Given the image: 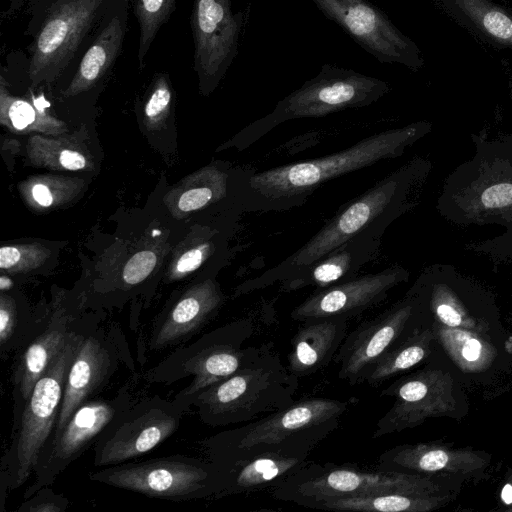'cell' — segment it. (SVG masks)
Masks as SVG:
<instances>
[{"label": "cell", "instance_id": "5", "mask_svg": "<svg viewBox=\"0 0 512 512\" xmlns=\"http://www.w3.org/2000/svg\"><path fill=\"white\" fill-rule=\"evenodd\" d=\"M119 0H20L28 15L26 74L32 87L57 82L75 65ZM13 14V15H14Z\"/></svg>", "mask_w": 512, "mask_h": 512}, {"label": "cell", "instance_id": "17", "mask_svg": "<svg viewBox=\"0 0 512 512\" xmlns=\"http://www.w3.org/2000/svg\"><path fill=\"white\" fill-rule=\"evenodd\" d=\"M408 276L405 268L392 266L316 289L291 311V318L299 322L332 317L350 320L381 304L389 292L406 281Z\"/></svg>", "mask_w": 512, "mask_h": 512}, {"label": "cell", "instance_id": "13", "mask_svg": "<svg viewBox=\"0 0 512 512\" xmlns=\"http://www.w3.org/2000/svg\"><path fill=\"white\" fill-rule=\"evenodd\" d=\"M133 402L127 390L111 399L92 398L79 406L64 427L50 436L41 451L34 482L25 490L24 499L50 486L56 478L91 445L104 428Z\"/></svg>", "mask_w": 512, "mask_h": 512}, {"label": "cell", "instance_id": "22", "mask_svg": "<svg viewBox=\"0 0 512 512\" xmlns=\"http://www.w3.org/2000/svg\"><path fill=\"white\" fill-rule=\"evenodd\" d=\"M72 321V317L63 311L54 312L45 328L24 345L11 377L14 419L22 412L38 379L76 329L72 327Z\"/></svg>", "mask_w": 512, "mask_h": 512}, {"label": "cell", "instance_id": "39", "mask_svg": "<svg viewBox=\"0 0 512 512\" xmlns=\"http://www.w3.org/2000/svg\"><path fill=\"white\" fill-rule=\"evenodd\" d=\"M501 498L506 504H512V485L506 484L503 487Z\"/></svg>", "mask_w": 512, "mask_h": 512}, {"label": "cell", "instance_id": "28", "mask_svg": "<svg viewBox=\"0 0 512 512\" xmlns=\"http://www.w3.org/2000/svg\"><path fill=\"white\" fill-rule=\"evenodd\" d=\"M177 0H131V6L139 25L137 49L138 68L146 67V58L161 27L176 9Z\"/></svg>", "mask_w": 512, "mask_h": 512}, {"label": "cell", "instance_id": "29", "mask_svg": "<svg viewBox=\"0 0 512 512\" xmlns=\"http://www.w3.org/2000/svg\"><path fill=\"white\" fill-rule=\"evenodd\" d=\"M28 153L35 164L53 169L76 171L90 165L86 153L68 140L34 136L29 141Z\"/></svg>", "mask_w": 512, "mask_h": 512}, {"label": "cell", "instance_id": "26", "mask_svg": "<svg viewBox=\"0 0 512 512\" xmlns=\"http://www.w3.org/2000/svg\"><path fill=\"white\" fill-rule=\"evenodd\" d=\"M229 184V172L211 164L184 179L167 194V205L175 216L194 212L227 198Z\"/></svg>", "mask_w": 512, "mask_h": 512}, {"label": "cell", "instance_id": "20", "mask_svg": "<svg viewBox=\"0 0 512 512\" xmlns=\"http://www.w3.org/2000/svg\"><path fill=\"white\" fill-rule=\"evenodd\" d=\"M384 232L372 229L351 238L300 273L280 282L279 290L322 289L358 276L359 271L378 255Z\"/></svg>", "mask_w": 512, "mask_h": 512}, {"label": "cell", "instance_id": "38", "mask_svg": "<svg viewBox=\"0 0 512 512\" xmlns=\"http://www.w3.org/2000/svg\"><path fill=\"white\" fill-rule=\"evenodd\" d=\"M481 349V343L477 339L470 338L462 348V356L467 361H476L480 357Z\"/></svg>", "mask_w": 512, "mask_h": 512}, {"label": "cell", "instance_id": "23", "mask_svg": "<svg viewBox=\"0 0 512 512\" xmlns=\"http://www.w3.org/2000/svg\"><path fill=\"white\" fill-rule=\"evenodd\" d=\"M348 328L349 319L342 317L303 321L291 341L288 370L301 378L327 367L334 361Z\"/></svg>", "mask_w": 512, "mask_h": 512}, {"label": "cell", "instance_id": "30", "mask_svg": "<svg viewBox=\"0 0 512 512\" xmlns=\"http://www.w3.org/2000/svg\"><path fill=\"white\" fill-rule=\"evenodd\" d=\"M76 179L38 177L27 182L26 190L33 203L48 208L68 201L79 190Z\"/></svg>", "mask_w": 512, "mask_h": 512}, {"label": "cell", "instance_id": "35", "mask_svg": "<svg viewBox=\"0 0 512 512\" xmlns=\"http://www.w3.org/2000/svg\"><path fill=\"white\" fill-rule=\"evenodd\" d=\"M69 503L66 497L55 493L50 486L35 492L17 509L18 512H63Z\"/></svg>", "mask_w": 512, "mask_h": 512}, {"label": "cell", "instance_id": "16", "mask_svg": "<svg viewBox=\"0 0 512 512\" xmlns=\"http://www.w3.org/2000/svg\"><path fill=\"white\" fill-rule=\"evenodd\" d=\"M417 306L409 292L404 301L349 332L334 358L338 377L350 385L364 383L378 361L404 341Z\"/></svg>", "mask_w": 512, "mask_h": 512}, {"label": "cell", "instance_id": "33", "mask_svg": "<svg viewBox=\"0 0 512 512\" xmlns=\"http://www.w3.org/2000/svg\"><path fill=\"white\" fill-rule=\"evenodd\" d=\"M20 317L15 299L5 294L0 296V346L1 354L19 346Z\"/></svg>", "mask_w": 512, "mask_h": 512}, {"label": "cell", "instance_id": "34", "mask_svg": "<svg viewBox=\"0 0 512 512\" xmlns=\"http://www.w3.org/2000/svg\"><path fill=\"white\" fill-rule=\"evenodd\" d=\"M214 234L204 238L196 246L184 252L172 265L169 277L172 280L183 278L197 270L216 251V244L212 239Z\"/></svg>", "mask_w": 512, "mask_h": 512}, {"label": "cell", "instance_id": "2", "mask_svg": "<svg viewBox=\"0 0 512 512\" xmlns=\"http://www.w3.org/2000/svg\"><path fill=\"white\" fill-rule=\"evenodd\" d=\"M431 129V123L419 121L373 134L330 155L260 172L251 170L244 187L243 208L270 212L301 206L325 182L397 158Z\"/></svg>", "mask_w": 512, "mask_h": 512}, {"label": "cell", "instance_id": "27", "mask_svg": "<svg viewBox=\"0 0 512 512\" xmlns=\"http://www.w3.org/2000/svg\"><path fill=\"white\" fill-rule=\"evenodd\" d=\"M49 102L43 96L33 102L11 95L1 80L0 87V120L12 131H39L56 134L66 130L65 123L50 116L46 112Z\"/></svg>", "mask_w": 512, "mask_h": 512}, {"label": "cell", "instance_id": "7", "mask_svg": "<svg viewBox=\"0 0 512 512\" xmlns=\"http://www.w3.org/2000/svg\"><path fill=\"white\" fill-rule=\"evenodd\" d=\"M85 335L82 329L72 331L14 419L12 441L1 459L3 489L19 488L34 473L39 455L54 431L67 374Z\"/></svg>", "mask_w": 512, "mask_h": 512}, {"label": "cell", "instance_id": "1", "mask_svg": "<svg viewBox=\"0 0 512 512\" xmlns=\"http://www.w3.org/2000/svg\"><path fill=\"white\" fill-rule=\"evenodd\" d=\"M431 163L415 157L346 204L304 245L276 266L239 284L234 297L245 295L300 273L351 238L386 229L417 205Z\"/></svg>", "mask_w": 512, "mask_h": 512}, {"label": "cell", "instance_id": "6", "mask_svg": "<svg viewBox=\"0 0 512 512\" xmlns=\"http://www.w3.org/2000/svg\"><path fill=\"white\" fill-rule=\"evenodd\" d=\"M298 386L299 378L269 345L248 366L203 389L191 406L208 426L245 424L291 406Z\"/></svg>", "mask_w": 512, "mask_h": 512}, {"label": "cell", "instance_id": "32", "mask_svg": "<svg viewBox=\"0 0 512 512\" xmlns=\"http://www.w3.org/2000/svg\"><path fill=\"white\" fill-rule=\"evenodd\" d=\"M50 251L38 244L3 246L0 268L7 272H26L42 265Z\"/></svg>", "mask_w": 512, "mask_h": 512}, {"label": "cell", "instance_id": "3", "mask_svg": "<svg viewBox=\"0 0 512 512\" xmlns=\"http://www.w3.org/2000/svg\"><path fill=\"white\" fill-rule=\"evenodd\" d=\"M355 402L354 398H304L198 444L207 459L228 467L265 454L309 457L338 428L341 418Z\"/></svg>", "mask_w": 512, "mask_h": 512}, {"label": "cell", "instance_id": "9", "mask_svg": "<svg viewBox=\"0 0 512 512\" xmlns=\"http://www.w3.org/2000/svg\"><path fill=\"white\" fill-rule=\"evenodd\" d=\"M254 333L255 325L249 318L229 322L172 354L147 377L154 381H173L192 375L191 383L174 399L187 410L203 389L248 366L269 347L270 344L246 345Z\"/></svg>", "mask_w": 512, "mask_h": 512}, {"label": "cell", "instance_id": "8", "mask_svg": "<svg viewBox=\"0 0 512 512\" xmlns=\"http://www.w3.org/2000/svg\"><path fill=\"white\" fill-rule=\"evenodd\" d=\"M389 90V84L382 79L323 64L314 78L280 100L270 113L245 127L233 141L244 149L284 122L369 106Z\"/></svg>", "mask_w": 512, "mask_h": 512}, {"label": "cell", "instance_id": "12", "mask_svg": "<svg viewBox=\"0 0 512 512\" xmlns=\"http://www.w3.org/2000/svg\"><path fill=\"white\" fill-rule=\"evenodd\" d=\"M185 411L157 395L132 403L97 438L94 465H118L146 454L177 431Z\"/></svg>", "mask_w": 512, "mask_h": 512}, {"label": "cell", "instance_id": "14", "mask_svg": "<svg viewBox=\"0 0 512 512\" xmlns=\"http://www.w3.org/2000/svg\"><path fill=\"white\" fill-rule=\"evenodd\" d=\"M312 1L326 18L380 63L400 64L414 71L423 67L418 45L369 0Z\"/></svg>", "mask_w": 512, "mask_h": 512}, {"label": "cell", "instance_id": "25", "mask_svg": "<svg viewBox=\"0 0 512 512\" xmlns=\"http://www.w3.org/2000/svg\"><path fill=\"white\" fill-rule=\"evenodd\" d=\"M308 457L265 454L231 468V477L219 498L274 488L302 468Z\"/></svg>", "mask_w": 512, "mask_h": 512}, {"label": "cell", "instance_id": "15", "mask_svg": "<svg viewBox=\"0 0 512 512\" xmlns=\"http://www.w3.org/2000/svg\"><path fill=\"white\" fill-rule=\"evenodd\" d=\"M193 69L199 88L211 93L238 54L243 13H233L231 0H193L190 16Z\"/></svg>", "mask_w": 512, "mask_h": 512}, {"label": "cell", "instance_id": "21", "mask_svg": "<svg viewBox=\"0 0 512 512\" xmlns=\"http://www.w3.org/2000/svg\"><path fill=\"white\" fill-rule=\"evenodd\" d=\"M224 301L225 296L213 279L193 285L155 328L151 348L161 350L189 338L218 313Z\"/></svg>", "mask_w": 512, "mask_h": 512}, {"label": "cell", "instance_id": "19", "mask_svg": "<svg viewBox=\"0 0 512 512\" xmlns=\"http://www.w3.org/2000/svg\"><path fill=\"white\" fill-rule=\"evenodd\" d=\"M118 363L117 351L100 331L87 333L69 368L54 431L59 432L75 410L109 382Z\"/></svg>", "mask_w": 512, "mask_h": 512}, {"label": "cell", "instance_id": "31", "mask_svg": "<svg viewBox=\"0 0 512 512\" xmlns=\"http://www.w3.org/2000/svg\"><path fill=\"white\" fill-rule=\"evenodd\" d=\"M172 101L173 88L169 74L155 73L143 106L146 124L151 128L160 126L169 116Z\"/></svg>", "mask_w": 512, "mask_h": 512}, {"label": "cell", "instance_id": "24", "mask_svg": "<svg viewBox=\"0 0 512 512\" xmlns=\"http://www.w3.org/2000/svg\"><path fill=\"white\" fill-rule=\"evenodd\" d=\"M461 27L480 40L512 50V14L493 0H436Z\"/></svg>", "mask_w": 512, "mask_h": 512}, {"label": "cell", "instance_id": "18", "mask_svg": "<svg viewBox=\"0 0 512 512\" xmlns=\"http://www.w3.org/2000/svg\"><path fill=\"white\" fill-rule=\"evenodd\" d=\"M131 0H119L83 50L73 74L62 90L65 99L74 98L100 86L111 73L128 31Z\"/></svg>", "mask_w": 512, "mask_h": 512}, {"label": "cell", "instance_id": "37", "mask_svg": "<svg viewBox=\"0 0 512 512\" xmlns=\"http://www.w3.org/2000/svg\"><path fill=\"white\" fill-rule=\"evenodd\" d=\"M436 315L443 324L450 327L459 326L462 322L461 314L447 302H440L437 305Z\"/></svg>", "mask_w": 512, "mask_h": 512}, {"label": "cell", "instance_id": "10", "mask_svg": "<svg viewBox=\"0 0 512 512\" xmlns=\"http://www.w3.org/2000/svg\"><path fill=\"white\" fill-rule=\"evenodd\" d=\"M230 477V467L187 455L125 462L89 475L95 482L172 501L219 498Z\"/></svg>", "mask_w": 512, "mask_h": 512}, {"label": "cell", "instance_id": "40", "mask_svg": "<svg viewBox=\"0 0 512 512\" xmlns=\"http://www.w3.org/2000/svg\"><path fill=\"white\" fill-rule=\"evenodd\" d=\"M12 286V282L9 278L5 276H1L0 278V288L2 291L9 289Z\"/></svg>", "mask_w": 512, "mask_h": 512}, {"label": "cell", "instance_id": "11", "mask_svg": "<svg viewBox=\"0 0 512 512\" xmlns=\"http://www.w3.org/2000/svg\"><path fill=\"white\" fill-rule=\"evenodd\" d=\"M410 481L401 473L367 471L351 465L307 462L272 488L277 500L317 509L327 501L387 492L409 493Z\"/></svg>", "mask_w": 512, "mask_h": 512}, {"label": "cell", "instance_id": "4", "mask_svg": "<svg viewBox=\"0 0 512 512\" xmlns=\"http://www.w3.org/2000/svg\"><path fill=\"white\" fill-rule=\"evenodd\" d=\"M474 156L446 179L437 201L439 213L461 225H497L504 234L487 246H512V135L472 134Z\"/></svg>", "mask_w": 512, "mask_h": 512}, {"label": "cell", "instance_id": "36", "mask_svg": "<svg viewBox=\"0 0 512 512\" xmlns=\"http://www.w3.org/2000/svg\"><path fill=\"white\" fill-rule=\"evenodd\" d=\"M156 263L157 257L152 251L145 250L134 254L123 269L124 282L129 285L142 282L154 270Z\"/></svg>", "mask_w": 512, "mask_h": 512}]
</instances>
